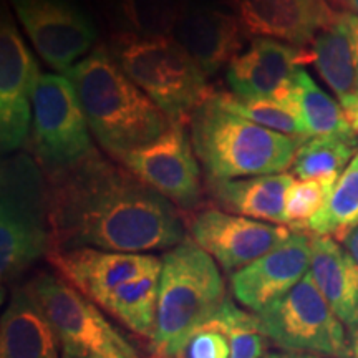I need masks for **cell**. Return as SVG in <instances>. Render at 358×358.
Wrapping results in <instances>:
<instances>
[{
  "mask_svg": "<svg viewBox=\"0 0 358 358\" xmlns=\"http://www.w3.org/2000/svg\"><path fill=\"white\" fill-rule=\"evenodd\" d=\"M45 178L52 250L93 248L143 254L169 250L186 239L171 201L96 150Z\"/></svg>",
  "mask_w": 358,
  "mask_h": 358,
  "instance_id": "cell-1",
  "label": "cell"
},
{
  "mask_svg": "<svg viewBox=\"0 0 358 358\" xmlns=\"http://www.w3.org/2000/svg\"><path fill=\"white\" fill-rule=\"evenodd\" d=\"M66 77L73 83L96 141L115 158L156 140L171 124L163 110L116 64L106 47L90 52Z\"/></svg>",
  "mask_w": 358,
  "mask_h": 358,
  "instance_id": "cell-2",
  "label": "cell"
},
{
  "mask_svg": "<svg viewBox=\"0 0 358 358\" xmlns=\"http://www.w3.org/2000/svg\"><path fill=\"white\" fill-rule=\"evenodd\" d=\"M191 141L208 178L279 174L292 166L302 141L222 108L213 93L192 113Z\"/></svg>",
  "mask_w": 358,
  "mask_h": 358,
  "instance_id": "cell-3",
  "label": "cell"
},
{
  "mask_svg": "<svg viewBox=\"0 0 358 358\" xmlns=\"http://www.w3.org/2000/svg\"><path fill=\"white\" fill-rule=\"evenodd\" d=\"M216 261L194 241L185 239L161 257L153 358H179L186 342L226 301Z\"/></svg>",
  "mask_w": 358,
  "mask_h": 358,
  "instance_id": "cell-4",
  "label": "cell"
},
{
  "mask_svg": "<svg viewBox=\"0 0 358 358\" xmlns=\"http://www.w3.org/2000/svg\"><path fill=\"white\" fill-rule=\"evenodd\" d=\"M116 64L171 122L185 123L209 96L198 62L174 37L158 34H118L111 40Z\"/></svg>",
  "mask_w": 358,
  "mask_h": 358,
  "instance_id": "cell-5",
  "label": "cell"
},
{
  "mask_svg": "<svg viewBox=\"0 0 358 358\" xmlns=\"http://www.w3.org/2000/svg\"><path fill=\"white\" fill-rule=\"evenodd\" d=\"M52 250L47 178L29 155L2 163L0 185V272L13 282Z\"/></svg>",
  "mask_w": 358,
  "mask_h": 358,
  "instance_id": "cell-6",
  "label": "cell"
},
{
  "mask_svg": "<svg viewBox=\"0 0 358 358\" xmlns=\"http://www.w3.org/2000/svg\"><path fill=\"white\" fill-rule=\"evenodd\" d=\"M25 289L50 322L60 343L62 358H122L134 352L95 303L64 277L42 272Z\"/></svg>",
  "mask_w": 358,
  "mask_h": 358,
  "instance_id": "cell-7",
  "label": "cell"
},
{
  "mask_svg": "<svg viewBox=\"0 0 358 358\" xmlns=\"http://www.w3.org/2000/svg\"><path fill=\"white\" fill-rule=\"evenodd\" d=\"M256 315L266 338L285 352L334 358L350 355L345 325L327 303L312 272L284 297Z\"/></svg>",
  "mask_w": 358,
  "mask_h": 358,
  "instance_id": "cell-8",
  "label": "cell"
},
{
  "mask_svg": "<svg viewBox=\"0 0 358 358\" xmlns=\"http://www.w3.org/2000/svg\"><path fill=\"white\" fill-rule=\"evenodd\" d=\"M88 129L71 80L42 73L32 98V140L45 174L73 166L95 151Z\"/></svg>",
  "mask_w": 358,
  "mask_h": 358,
  "instance_id": "cell-9",
  "label": "cell"
},
{
  "mask_svg": "<svg viewBox=\"0 0 358 358\" xmlns=\"http://www.w3.org/2000/svg\"><path fill=\"white\" fill-rule=\"evenodd\" d=\"M120 164L181 209L199 204L203 186L185 123L171 122L156 140L116 156Z\"/></svg>",
  "mask_w": 358,
  "mask_h": 358,
  "instance_id": "cell-10",
  "label": "cell"
},
{
  "mask_svg": "<svg viewBox=\"0 0 358 358\" xmlns=\"http://www.w3.org/2000/svg\"><path fill=\"white\" fill-rule=\"evenodd\" d=\"M12 6L34 48L53 70L66 75L95 43V25L71 0H12Z\"/></svg>",
  "mask_w": 358,
  "mask_h": 358,
  "instance_id": "cell-11",
  "label": "cell"
},
{
  "mask_svg": "<svg viewBox=\"0 0 358 358\" xmlns=\"http://www.w3.org/2000/svg\"><path fill=\"white\" fill-rule=\"evenodd\" d=\"M40 73L34 53L17 29L12 13L2 8L0 24V141L8 155L27 141L32 124V103Z\"/></svg>",
  "mask_w": 358,
  "mask_h": 358,
  "instance_id": "cell-12",
  "label": "cell"
},
{
  "mask_svg": "<svg viewBox=\"0 0 358 358\" xmlns=\"http://www.w3.org/2000/svg\"><path fill=\"white\" fill-rule=\"evenodd\" d=\"M191 234L224 271L234 274L287 241L292 231L280 224L206 209L191 222Z\"/></svg>",
  "mask_w": 358,
  "mask_h": 358,
  "instance_id": "cell-13",
  "label": "cell"
},
{
  "mask_svg": "<svg viewBox=\"0 0 358 358\" xmlns=\"http://www.w3.org/2000/svg\"><path fill=\"white\" fill-rule=\"evenodd\" d=\"M310 62L313 52L308 48L272 38H254L227 65L226 80L234 95L272 98L294 105L295 75L302 69L301 65Z\"/></svg>",
  "mask_w": 358,
  "mask_h": 358,
  "instance_id": "cell-14",
  "label": "cell"
},
{
  "mask_svg": "<svg viewBox=\"0 0 358 358\" xmlns=\"http://www.w3.org/2000/svg\"><path fill=\"white\" fill-rule=\"evenodd\" d=\"M310 264L312 236L292 231L287 241L231 275L232 294L241 306L259 313L290 292L310 272Z\"/></svg>",
  "mask_w": 358,
  "mask_h": 358,
  "instance_id": "cell-15",
  "label": "cell"
},
{
  "mask_svg": "<svg viewBox=\"0 0 358 358\" xmlns=\"http://www.w3.org/2000/svg\"><path fill=\"white\" fill-rule=\"evenodd\" d=\"M47 259L58 274L96 306H101L124 282L161 268V259L150 254L110 252L93 248L50 250Z\"/></svg>",
  "mask_w": 358,
  "mask_h": 358,
  "instance_id": "cell-16",
  "label": "cell"
},
{
  "mask_svg": "<svg viewBox=\"0 0 358 358\" xmlns=\"http://www.w3.org/2000/svg\"><path fill=\"white\" fill-rule=\"evenodd\" d=\"M245 35L308 48L332 19L329 0H232Z\"/></svg>",
  "mask_w": 358,
  "mask_h": 358,
  "instance_id": "cell-17",
  "label": "cell"
},
{
  "mask_svg": "<svg viewBox=\"0 0 358 358\" xmlns=\"http://www.w3.org/2000/svg\"><path fill=\"white\" fill-rule=\"evenodd\" d=\"M313 65L358 133V15L335 12L312 43Z\"/></svg>",
  "mask_w": 358,
  "mask_h": 358,
  "instance_id": "cell-18",
  "label": "cell"
},
{
  "mask_svg": "<svg viewBox=\"0 0 358 358\" xmlns=\"http://www.w3.org/2000/svg\"><path fill=\"white\" fill-rule=\"evenodd\" d=\"M266 345L256 313L226 299L211 319L191 335L179 358H262Z\"/></svg>",
  "mask_w": 358,
  "mask_h": 358,
  "instance_id": "cell-19",
  "label": "cell"
},
{
  "mask_svg": "<svg viewBox=\"0 0 358 358\" xmlns=\"http://www.w3.org/2000/svg\"><path fill=\"white\" fill-rule=\"evenodd\" d=\"M244 37L236 15L221 8L198 6L182 13L174 38L189 52L206 75H213L239 55Z\"/></svg>",
  "mask_w": 358,
  "mask_h": 358,
  "instance_id": "cell-20",
  "label": "cell"
},
{
  "mask_svg": "<svg viewBox=\"0 0 358 358\" xmlns=\"http://www.w3.org/2000/svg\"><path fill=\"white\" fill-rule=\"evenodd\" d=\"M294 174L279 173L239 179L208 178V191L222 211L257 221L285 224V198Z\"/></svg>",
  "mask_w": 358,
  "mask_h": 358,
  "instance_id": "cell-21",
  "label": "cell"
},
{
  "mask_svg": "<svg viewBox=\"0 0 358 358\" xmlns=\"http://www.w3.org/2000/svg\"><path fill=\"white\" fill-rule=\"evenodd\" d=\"M310 272L327 303L350 332L358 330V262L327 236H312Z\"/></svg>",
  "mask_w": 358,
  "mask_h": 358,
  "instance_id": "cell-22",
  "label": "cell"
},
{
  "mask_svg": "<svg viewBox=\"0 0 358 358\" xmlns=\"http://www.w3.org/2000/svg\"><path fill=\"white\" fill-rule=\"evenodd\" d=\"M50 322L25 287L15 289L0 322V358H60Z\"/></svg>",
  "mask_w": 358,
  "mask_h": 358,
  "instance_id": "cell-23",
  "label": "cell"
},
{
  "mask_svg": "<svg viewBox=\"0 0 358 358\" xmlns=\"http://www.w3.org/2000/svg\"><path fill=\"white\" fill-rule=\"evenodd\" d=\"M161 268L143 274L116 287L100 307L134 334L151 338L156 324Z\"/></svg>",
  "mask_w": 358,
  "mask_h": 358,
  "instance_id": "cell-24",
  "label": "cell"
},
{
  "mask_svg": "<svg viewBox=\"0 0 358 358\" xmlns=\"http://www.w3.org/2000/svg\"><path fill=\"white\" fill-rule=\"evenodd\" d=\"M294 105L301 116L307 138L357 136L342 105L327 95L319 85L301 69L295 75Z\"/></svg>",
  "mask_w": 358,
  "mask_h": 358,
  "instance_id": "cell-25",
  "label": "cell"
},
{
  "mask_svg": "<svg viewBox=\"0 0 358 358\" xmlns=\"http://www.w3.org/2000/svg\"><path fill=\"white\" fill-rule=\"evenodd\" d=\"M358 227V151L335 182L325 208L308 222L306 232L345 241Z\"/></svg>",
  "mask_w": 358,
  "mask_h": 358,
  "instance_id": "cell-26",
  "label": "cell"
},
{
  "mask_svg": "<svg viewBox=\"0 0 358 358\" xmlns=\"http://www.w3.org/2000/svg\"><path fill=\"white\" fill-rule=\"evenodd\" d=\"M358 151V136L310 138L302 143L292 163L299 179L340 176Z\"/></svg>",
  "mask_w": 358,
  "mask_h": 358,
  "instance_id": "cell-27",
  "label": "cell"
},
{
  "mask_svg": "<svg viewBox=\"0 0 358 358\" xmlns=\"http://www.w3.org/2000/svg\"><path fill=\"white\" fill-rule=\"evenodd\" d=\"M213 98L222 108L243 116L249 122L302 143L308 140L301 116L294 105H285L272 98H248L234 93H213Z\"/></svg>",
  "mask_w": 358,
  "mask_h": 358,
  "instance_id": "cell-28",
  "label": "cell"
},
{
  "mask_svg": "<svg viewBox=\"0 0 358 358\" xmlns=\"http://www.w3.org/2000/svg\"><path fill=\"white\" fill-rule=\"evenodd\" d=\"M338 176L295 181L285 198V226L306 232L308 222L325 208Z\"/></svg>",
  "mask_w": 358,
  "mask_h": 358,
  "instance_id": "cell-29",
  "label": "cell"
},
{
  "mask_svg": "<svg viewBox=\"0 0 358 358\" xmlns=\"http://www.w3.org/2000/svg\"><path fill=\"white\" fill-rule=\"evenodd\" d=\"M262 358H322L312 353H299V352H267L264 353Z\"/></svg>",
  "mask_w": 358,
  "mask_h": 358,
  "instance_id": "cell-30",
  "label": "cell"
},
{
  "mask_svg": "<svg viewBox=\"0 0 358 358\" xmlns=\"http://www.w3.org/2000/svg\"><path fill=\"white\" fill-rule=\"evenodd\" d=\"M343 243H345V249L352 254V257L358 262V227L352 232L350 236L347 237L345 241H343Z\"/></svg>",
  "mask_w": 358,
  "mask_h": 358,
  "instance_id": "cell-31",
  "label": "cell"
},
{
  "mask_svg": "<svg viewBox=\"0 0 358 358\" xmlns=\"http://www.w3.org/2000/svg\"><path fill=\"white\" fill-rule=\"evenodd\" d=\"M348 358H358V330L352 334V342H350V355Z\"/></svg>",
  "mask_w": 358,
  "mask_h": 358,
  "instance_id": "cell-32",
  "label": "cell"
},
{
  "mask_svg": "<svg viewBox=\"0 0 358 358\" xmlns=\"http://www.w3.org/2000/svg\"><path fill=\"white\" fill-rule=\"evenodd\" d=\"M343 3H345L347 8H350L352 13L358 15V0H343Z\"/></svg>",
  "mask_w": 358,
  "mask_h": 358,
  "instance_id": "cell-33",
  "label": "cell"
},
{
  "mask_svg": "<svg viewBox=\"0 0 358 358\" xmlns=\"http://www.w3.org/2000/svg\"><path fill=\"white\" fill-rule=\"evenodd\" d=\"M330 3H332L334 8H337V7H345V3H343V0H330Z\"/></svg>",
  "mask_w": 358,
  "mask_h": 358,
  "instance_id": "cell-34",
  "label": "cell"
},
{
  "mask_svg": "<svg viewBox=\"0 0 358 358\" xmlns=\"http://www.w3.org/2000/svg\"><path fill=\"white\" fill-rule=\"evenodd\" d=\"M122 358H140V357L136 355V352H133V353H128V355H124Z\"/></svg>",
  "mask_w": 358,
  "mask_h": 358,
  "instance_id": "cell-35",
  "label": "cell"
},
{
  "mask_svg": "<svg viewBox=\"0 0 358 358\" xmlns=\"http://www.w3.org/2000/svg\"><path fill=\"white\" fill-rule=\"evenodd\" d=\"M329 2H330V0H329Z\"/></svg>",
  "mask_w": 358,
  "mask_h": 358,
  "instance_id": "cell-36",
  "label": "cell"
}]
</instances>
